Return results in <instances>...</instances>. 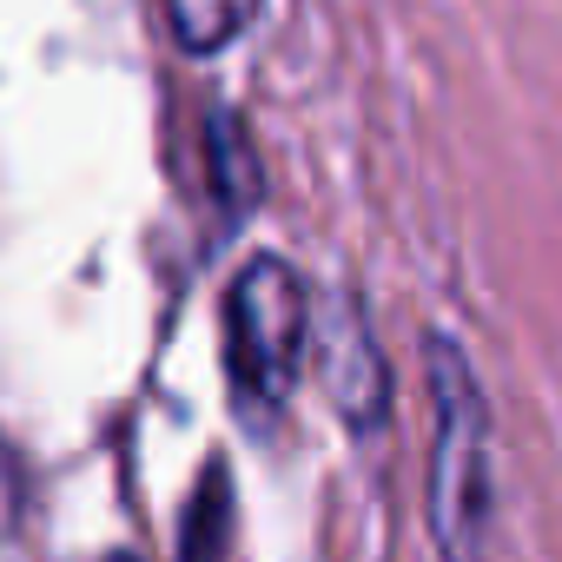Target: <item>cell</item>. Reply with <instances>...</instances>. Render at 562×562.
<instances>
[{"mask_svg": "<svg viewBox=\"0 0 562 562\" xmlns=\"http://www.w3.org/2000/svg\"><path fill=\"white\" fill-rule=\"evenodd\" d=\"M430 404H437L430 529H437L443 562H476L483 522H490V411L457 338H430Z\"/></svg>", "mask_w": 562, "mask_h": 562, "instance_id": "1", "label": "cell"}, {"mask_svg": "<svg viewBox=\"0 0 562 562\" xmlns=\"http://www.w3.org/2000/svg\"><path fill=\"white\" fill-rule=\"evenodd\" d=\"M305 338H312V299L299 285V271L285 258H251L225 299V364L238 397L251 404L285 397L299 384Z\"/></svg>", "mask_w": 562, "mask_h": 562, "instance_id": "2", "label": "cell"}, {"mask_svg": "<svg viewBox=\"0 0 562 562\" xmlns=\"http://www.w3.org/2000/svg\"><path fill=\"white\" fill-rule=\"evenodd\" d=\"M318 378L338 404L345 424L358 430H378L384 411H391V378H384V358H378V338H371V318L351 292H338L325 312H318Z\"/></svg>", "mask_w": 562, "mask_h": 562, "instance_id": "3", "label": "cell"}, {"mask_svg": "<svg viewBox=\"0 0 562 562\" xmlns=\"http://www.w3.org/2000/svg\"><path fill=\"white\" fill-rule=\"evenodd\" d=\"M232 549V470L212 463L186 503V542H179V562H225Z\"/></svg>", "mask_w": 562, "mask_h": 562, "instance_id": "4", "label": "cell"}, {"mask_svg": "<svg viewBox=\"0 0 562 562\" xmlns=\"http://www.w3.org/2000/svg\"><path fill=\"white\" fill-rule=\"evenodd\" d=\"M265 0H166V21L179 34V47L192 54H218L225 41H238L251 27V14Z\"/></svg>", "mask_w": 562, "mask_h": 562, "instance_id": "5", "label": "cell"}, {"mask_svg": "<svg viewBox=\"0 0 562 562\" xmlns=\"http://www.w3.org/2000/svg\"><path fill=\"white\" fill-rule=\"evenodd\" d=\"M205 139H212V179H218V199H225V212H245V205L258 199V179H251V153H245V133H238V120H232V113H218Z\"/></svg>", "mask_w": 562, "mask_h": 562, "instance_id": "6", "label": "cell"}]
</instances>
